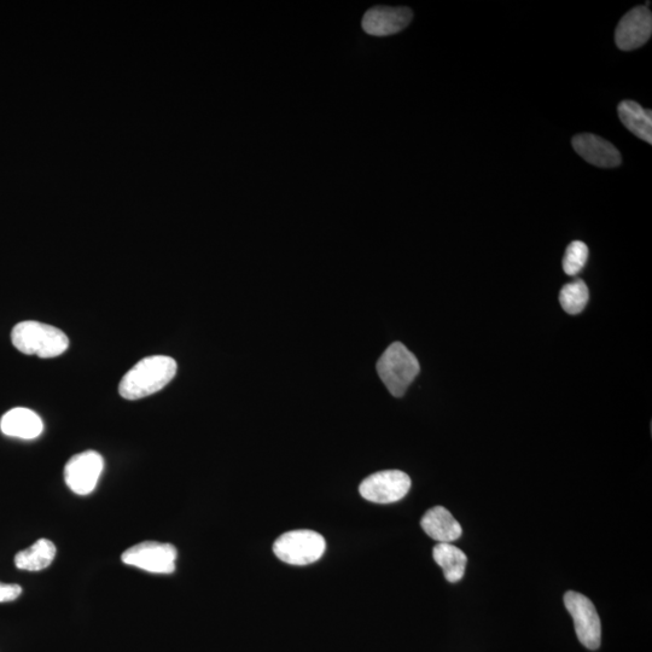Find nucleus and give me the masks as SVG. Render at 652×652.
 Segmentation results:
<instances>
[{
	"label": "nucleus",
	"mask_w": 652,
	"mask_h": 652,
	"mask_svg": "<svg viewBox=\"0 0 652 652\" xmlns=\"http://www.w3.org/2000/svg\"><path fill=\"white\" fill-rule=\"evenodd\" d=\"M573 147L582 159L593 166L613 168L621 163L619 150L613 144L590 133L574 137Z\"/></svg>",
	"instance_id": "obj_11"
},
{
	"label": "nucleus",
	"mask_w": 652,
	"mask_h": 652,
	"mask_svg": "<svg viewBox=\"0 0 652 652\" xmlns=\"http://www.w3.org/2000/svg\"><path fill=\"white\" fill-rule=\"evenodd\" d=\"M22 593L21 586L14 584H2L0 582V603L13 602Z\"/></svg>",
	"instance_id": "obj_19"
},
{
	"label": "nucleus",
	"mask_w": 652,
	"mask_h": 652,
	"mask_svg": "<svg viewBox=\"0 0 652 652\" xmlns=\"http://www.w3.org/2000/svg\"><path fill=\"white\" fill-rule=\"evenodd\" d=\"M564 605L573 617L579 642L590 650L601 648V619L591 599L579 592L569 591L564 595Z\"/></svg>",
	"instance_id": "obj_5"
},
{
	"label": "nucleus",
	"mask_w": 652,
	"mask_h": 652,
	"mask_svg": "<svg viewBox=\"0 0 652 652\" xmlns=\"http://www.w3.org/2000/svg\"><path fill=\"white\" fill-rule=\"evenodd\" d=\"M411 488L410 476L400 470H384L360 483V496L376 504L399 502Z\"/></svg>",
	"instance_id": "obj_7"
},
{
	"label": "nucleus",
	"mask_w": 652,
	"mask_h": 652,
	"mask_svg": "<svg viewBox=\"0 0 652 652\" xmlns=\"http://www.w3.org/2000/svg\"><path fill=\"white\" fill-rule=\"evenodd\" d=\"M0 429L11 438L33 440L43 433L44 423L36 412L25 407H16L2 417Z\"/></svg>",
	"instance_id": "obj_12"
},
{
	"label": "nucleus",
	"mask_w": 652,
	"mask_h": 652,
	"mask_svg": "<svg viewBox=\"0 0 652 652\" xmlns=\"http://www.w3.org/2000/svg\"><path fill=\"white\" fill-rule=\"evenodd\" d=\"M434 561L439 564L448 582H458L463 579L467 568L468 557L458 547L439 543L433 549Z\"/></svg>",
	"instance_id": "obj_15"
},
{
	"label": "nucleus",
	"mask_w": 652,
	"mask_h": 652,
	"mask_svg": "<svg viewBox=\"0 0 652 652\" xmlns=\"http://www.w3.org/2000/svg\"><path fill=\"white\" fill-rule=\"evenodd\" d=\"M419 363L403 343L395 342L387 348L377 363V372L393 397H403L419 374Z\"/></svg>",
	"instance_id": "obj_3"
},
{
	"label": "nucleus",
	"mask_w": 652,
	"mask_h": 652,
	"mask_svg": "<svg viewBox=\"0 0 652 652\" xmlns=\"http://www.w3.org/2000/svg\"><path fill=\"white\" fill-rule=\"evenodd\" d=\"M176 374V360L166 355H153L127 372L120 382L119 393L126 400L147 398L165 388Z\"/></svg>",
	"instance_id": "obj_1"
},
{
	"label": "nucleus",
	"mask_w": 652,
	"mask_h": 652,
	"mask_svg": "<svg viewBox=\"0 0 652 652\" xmlns=\"http://www.w3.org/2000/svg\"><path fill=\"white\" fill-rule=\"evenodd\" d=\"M56 546L48 539H39L36 544L20 551L15 557L16 567L28 572H39L54 562Z\"/></svg>",
	"instance_id": "obj_16"
},
{
	"label": "nucleus",
	"mask_w": 652,
	"mask_h": 652,
	"mask_svg": "<svg viewBox=\"0 0 652 652\" xmlns=\"http://www.w3.org/2000/svg\"><path fill=\"white\" fill-rule=\"evenodd\" d=\"M619 116L628 131L634 136L643 139L644 142L652 143V113L640 107L637 102L624 101L620 103Z\"/></svg>",
	"instance_id": "obj_14"
},
{
	"label": "nucleus",
	"mask_w": 652,
	"mask_h": 652,
	"mask_svg": "<svg viewBox=\"0 0 652 652\" xmlns=\"http://www.w3.org/2000/svg\"><path fill=\"white\" fill-rule=\"evenodd\" d=\"M325 547L322 535L308 529H300L281 535L273 545V552L278 560L290 566H308L320 560Z\"/></svg>",
	"instance_id": "obj_4"
},
{
	"label": "nucleus",
	"mask_w": 652,
	"mask_h": 652,
	"mask_svg": "<svg viewBox=\"0 0 652 652\" xmlns=\"http://www.w3.org/2000/svg\"><path fill=\"white\" fill-rule=\"evenodd\" d=\"M178 551L171 544L144 541L130 547L122 555V562L127 566L145 570L154 574H172L176 570Z\"/></svg>",
	"instance_id": "obj_6"
},
{
	"label": "nucleus",
	"mask_w": 652,
	"mask_h": 652,
	"mask_svg": "<svg viewBox=\"0 0 652 652\" xmlns=\"http://www.w3.org/2000/svg\"><path fill=\"white\" fill-rule=\"evenodd\" d=\"M652 15L648 7H637L627 13L617 25L616 45L624 51L643 46L651 37Z\"/></svg>",
	"instance_id": "obj_9"
},
{
	"label": "nucleus",
	"mask_w": 652,
	"mask_h": 652,
	"mask_svg": "<svg viewBox=\"0 0 652 652\" xmlns=\"http://www.w3.org/2000/svg\"><path fill=\"white\" fill-rule=\"evenodd\" d=\"M11 341L23 354L49 359L67 351L69 340L60 329L39 322H22L15 326Z\"/></svg>",
	"instance_id": "obj_2"
},
{
	"label": "nucleus",
	"mask_w": 652,
	"mask_h": 652,
	"mask_svg": "<svg viewBox=\"0 0 652 652\" xmlns=\"http://www.w3.org/2000/svg\"><path fill=\"white\" fill-rule=\"evenodd\" d=\"M103 468L104 461L101 454L95 451H86L69 459L64 468V479L74 493L86 496L95 491Z\"/></svg>",
	"instance_id": "obj_8"
},
{
	"label": "nucleus",
	"mask_w": 652,
	"mask_h": 652,
	"mask_svg": "<svg viewBox=\"0 0 652 652\" xmlns=\"http://www.w3.org/2000/svg\"><path fill=\"white\" fill-rule=\"evenodd\" d=\"M589 259V248L584 242L570 243L563 259V269L568 276H576L584 269Z\"/></svg>",
	"instance_id": "obj_18"
},
{
	"label": "nucleus",
	"mask_w": 652,
	"mask_h": 652,
	"mask_svg": "<svg viewBox=\"0 0 652 652\" xmlns=\"http://www.w3.org/2000/svg\"><path fill=\"white\" fill-rule=\"evenodd\" d=\"M412 17L409 8L375 7L366 11L362 26L370 36L387 37L403 31L410 25Z\"/></svg>",
	"instance_id": "obj_10"
},
{
	"label": "nucleus",
	"mask_w": 652,
	"mask_h": 652,
	"mask_svg": "<svg viewBox=\"0 0 652 652\" xmlns=\"http://www.w3.org/2000/svg\"><path fill=\"white\" fill-rule=\"evenodd\" d=\"M421 526L430 538L439 543L452 544L454 540L461 538L463 533L462 526L456 518L442 506H435L428 510L422 517Z\"/></svg>",
	"instance_id": "obj_13"
},
{
	"label": "nucleus",
	"mask_w": 652,
	"mask_h": 652,
	"mask_svg": "<svg viewBox=\"0 0 652 652\" xmlns=\"http://www.w3.org/2000/svg\"><path fill=\"white\" fill-rule=\"evenodd\" d=\"M589 288L582 279L564 285L560 293V302L563 310L569 314H579L585 310L589 302Z\"/></svg>",
	"instance_id": "obj_17"
}]
</instances>
